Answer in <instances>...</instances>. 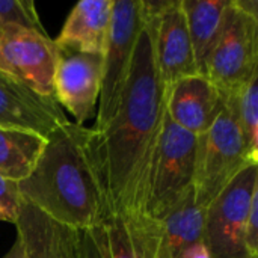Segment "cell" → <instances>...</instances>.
<instances>
[{
    "label": "cell",
    "instance_id": "cell-1",
    "mask_svg": "<svg viewBox=\"0 0 258 258\" xmlns=\"http://www.w3.org/2000/svg\"><path fill=\"white\" fill-rule=\"evenodd\" d=\"M163 119L165 89L156 67L153 30L145 20L116 113L104 128H89V147L107 218L125 221L144 258V194Z\"/></svg>",
    "mask_w": 258,
    "mask_h": 258
},
{
    "label": "cell",
    "instance_id": "cell-2",
    "mask_svg": "<svg viewBox=\"0 0 258 258\" xmlns=\"http://www.w3.org/2000/svg\"><path fill=\"white\" fill-rule=\"evenodd\" d=\"M89 135L88 127L71 121L57 125L33 171L17 183L24 203L79 233L104 224L109 216Z\"/></svg>",
    "mask_w": 258,
    "mask_h": 258
},
{
    "label": "cell",
    "instance_id": "cell-3",
    "mask_svg": "<svg viewBox=\"0 0 258 258\" xmlns=\"http://www.w3.org/2000/svg\"><path fill=\"white\" fill-rule=\"evenodd\" d=\"M198 136L174 124L166 112L144 194V252L153 258L156 227L192 192Z\"/></svg>",
    "mask_w": 258,
    "mask_h": 258
},
{
    "label": "cell",
    "instance_id": "cell-4",
    "mask_svg": "<svg viewBox=\"0 0 258 258\" xmlns=\"http://www.w3.org/2000/svg\"><path fill=\"white\" fill-rule=\"evenodd\" d=\"M251 165L258 163L249 156L236 116L224 104L212 127L198 136L194 175L195 203L206 210Z\"/></svg>",
    "mask_w": 258,
    "mask_h": 258
},
{
    "label": "cell",
    "instance_id": "cell-5",
    "mask_svg": "<svg viewBox=\"0 0 258 258\" xmlns=\"http://www.w3.org/2000/svg\"><path fill=\"white\" fill-rule=\"evenodd\" d=\"M142 0H113L112 18L103 51V76L97 119L92 130L104 128L116 113L130 77L135 48L144 27Z\"/></svg>",
    "mask_w": 258,
    "mask_h": 258
},
{
    "label": "cell",
    "instance_id": "cell-6",
    "mask_svg": "<svg viewBox=\"0 0 258 258\" xmlns=\"http://www.w3.org/2000/svg\"><path fill=\"white\" fill-rule=\"evenodd\" d=\"M257 190L258 165H251L206 209L203 243L209 258H252L246 246V219Z\"/></svg>",
    "mask_w": 258,
    "mask_h": 258
},
{
    "label": "cell",
    "instance_id": "cell-7",
    "mask_svg": "<svg viewBox=\"0 0 258 258\" xmlns=\"http://www.w3.org/2000/svg\"><path fill=\"white\" fill-rule=\"evenodd\" d=\"M258 73V18L231 0L221 38L209 59L206 77L222 92L242 88Z\"/></svg>",
    "mask_w": 258,
    "mask_h": 258
},
{
    "label": "cell",
    "instance_id": "cell-8",
    "mask_svg": "<svg viewBox=\"0 0 258 258\" xmlns=\"http://www.w3.org/2000/svg\"><path fill=\"white\" fill-rule=\"evenodd\" d=\"M144 18L153 30L154 59L165 92L180 79L198 74L181 0L145 2Z\"/></svg>",
    "mask_w": 258,
    "mask_h": 258
},
{
    "label": "cell",
    "instance_id": "cell-9",
    "mask_svg": "<svg viewBox=\"0 0 258 258\" xmlns=\"http://www.w3.org/2000/svg\"><path fill=\"white\" fill-rule=\"evenodd\" d=\"M60 50L47 32L15 29L0 33V71L33 92L53 97V77Z\"/></svg>",
    "mask_w": 258,
    "mask_h": 258
},
{
    "label": "cell",
    "instance_id": "cell-10",
    "mask_svg": "<svg viewBox=\"0 0 258 258\" xmlns=\"http://www.w3.org/2000/svg\"><path fill=\"white\" fill-rule=\"evenodd\" d=\"M60 50V48H59ZM103 76V54L60 50L53 77V97L83 125L94 116Z\"/></svg>",
    "mask_w": 258,
    "mask_h": 258
},
{
    "label": "cell",
    "instance_id": "cell-11",
    "mask_svg": "<svg viewBox=\"0 0 258 258\" xmlns=\"http://www.w3.org/2000/svg\"><path fill=\"white\" fill-rule=\"evenodd\" d=\"M224 104V94L201 74L183 77L165 92L168 118L195 136L204 135L212 127Z\"/></svg>",
    "mask_w": 258,
    "mask_h": 258
},
{
    "label": "cell",
    "instance_id": "cell-12",
    "mask_svg": "<svg viewBox=\"0 0 258 258\" xmlns=\"http://www.w3.org/2000/svg\"><path fill=\"white\" fill-rule=\"evenodd\" d=\"M67 121L54 98L42 97L0 71V127L29 130L47 138Z\"/></svg>",
    "mask_w": 258,
    "mask_h": 258
},
{
    "label": "cell",
    "instance_id": "cell-13",
    "mask_svg": "<svg viewBox=\"0 0 258 258\" xmlns=\"http://www.w3.org/2000/svg\"><path fill=\"white\" fill-rule=\"evenodd\" d=\"M14 225L26 258H82V233L53 221L23 200Z\"/></svg>",
    "mask_w": 258,
    "mask_h": 258
},
{
    "label": "cell",
    "instance_id": "cell-14",
    "mask_svg": "<svg viewBox=\"0 0 258 258\" xmlns=\"http://www.w3.org/2000/svg\"><path fill=\"white\" fill-rule=\"evenodd\" d=\"M204 212L192 189L156 227L153 258H209L203 243Z\"/></svg>",
    "mask_w": 258,
    "mask_h": 258
},
{
    "label": "cell",
    "instance_id": "cell-15",
    "mask_svg": "<svg viewBox=\"0 0 258 258\" xmlns=\"http://www.w3.org/2000/svg\"><path fill=\"white\" fill-rule=\"evenodd\" d=\"M113 0H82L68 14L54 44L60 50L103 54Z\"/></svg>",
    "mask_w": 258,
    "mask_h": 258
},
{
    "label": "cell",
    "instance_id": "cell-16",
    "mask_svg": "<svg viewBox=\"0 0 258 258\" xmlns=\"http://www.w3.org/2000/svg\"><path fill=\"white\" fill-rule=\"evenodd\" d=\"M197 71L206 76L209 59L221 38L231 0H181Z\"/></svg>",
    "mask_w": 258,
    "mask_h": 258
},
{
    "label": "cell",
    "instance_id": "cell-17",
    "mask_svg": "<svg viewBox=\"0 0 258 258\" xmlns=\"http://www.w3.org/2000/svg\"><path fill=\"white\" fill-rule=\"evenodd\" d=\"M47 138L21 128L0 127V175L20 183L33 171Z\"/></svg>",
    "mask_w": 258,
    "mask_h": 258
},
{
    "label": "cell",
    "instance_id": "cell-18",
    "mask_svg": "<svg viewBox=\"0 0 258 258\" xmlns=\"http://www.w3.org/2000/svg\"><path fill=\"white\" fill-rule=\"evenodd\" d=\"M224 97L242 130L251 159L258 163V73L242 88Z\"/></svg>",
    "mask_w": 258,
    "mask_h": 258
},
{
    "label": "cell",
    "instance_id": "cell-19",
    "mask_svg": "<svg viewBox=\"0 0 258 258\" xmlns=\"http://www.w3.org/2000/svg\"><path fill=\"white\" fill-rule=\"evenodd\" d=\"M15 29L45 32L32 0H0V33Z\"/></svg>",
    "mask_w": 258,
    "mask_h": 258
},
{
    "label": "cell",
    "instance_id": "cell-20",
    "mask_svg": "<svg viewBox=\"0 0 258 258\" xmlns=\"http://www.w3.org/2000/svg\"><path fill=\"white\" fill-rule=\"evenodd\" d=\"M110 258H144L124 219L110 216L104 221Z\"/></svg>",
    "mask_w": 258,
    "mask_h": 258
},
{
    "label": "cell",
    "instance_id": "cell-21",
    "mask_svg": "<svg viewBox=\"0 0 258 258\" xmlns=\"http://www.w3.org/2000/svg\"><path fill=\"white\" fill-rule=\"evenodd\" d=\"M82 258H110L104 224L82 233Z\"/></svg>",
    "mask_w": 258,
    "mask_h": 258
},
{
    "label": "cell",
    "instance_id": "cell-22",
    "mask_svg": "<svg viewBox=\"0 0 258 258\" xmlns=\"http://www.w3.org/2000/svg\"><path fill=\"white\" fill-rule=\"evenodd\" d=\"M20 204H21V197H20L17 183L9 181L0 175V209L8 215V218L11 219V224L15 222Z\"/></svg>",
    "mask_w": 258,
    "mask_h": 258
},
{
    "label": "cell",
    "instance_id": "cell-23",
    "mask_svg": "<svg viewBox=\"0 0 258 258\" xmlns=\"http://www.w3.org/2000/svg\"><path fill=\"white\" fill-rule=\"evenodd\" d=\"M246 246L252 258H258V190L252 197L246 219Z\"/></svg>",
    "mask_w": 258,
    "mask_h": 258
},
{
    "label": "cell",
    "instance_id": "cell-24",
    "mask_svg": "<svg viewBox=\"0 0 258 258\" xmlns=\"http://www.w3.org/2000/svg\"><path fill=\"white\" fill-rule=\"evenodd\" d=\"M234 3H236V6H237L240 11H243V12H246L248 15H252V17L258 18L257 0H234Z\"/></svg>",
    "mask_w": 258,
    "mask_h": 258
},
{
    "label": "cell",
    "instance_id": "cell-25",
    "mask_svg": "<svg viewBox=\"0 0 258 258\" xmlns=\"http://www.w3.org/2000/svg\"><path fill=\"white\" fill-rule=\"evenodd\" d=\"M2 258H26V254H24V248H23V243L20 240V237L15 239V242L12 243L11 249L3 255Z\"/></svg>",
    "mask_w": 258,
    "mask_h": 258
},
{
    "label": "cell",
    "instance_id": "cell-26",
    "mask_svg": "<svg viewBox=\"0 0 258 258\" xmlns=\"http://www.w3.org/2000/svg\"><path fill=\"white\" fill-rule=\"evenodd\" d=\"M0 222H11V219L8 218V215L0 209Z\"/></svg>",
    "mask_w": 258,
    "mask_h": 258
}]
</instances>
